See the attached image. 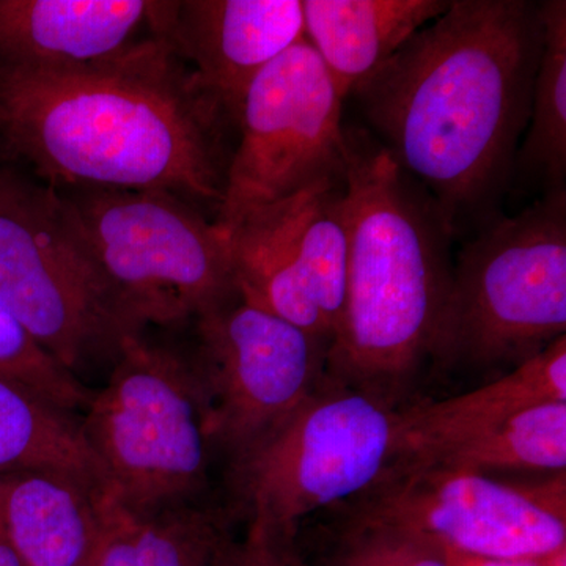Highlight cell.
<instances>
[{"mask_svg":"<svg viewBox=\"0 0 566 566\" xmlns=\"http://www.w3.org/2000/svg\"><path fill=\"white\" fill-rule=\"evenodd\" d=\"M543 39V2L450 0L349 93L363 128L433 200L453 241L504 216Z\"/></svg>","mask_w":566,"mask_h":566,"instance_id":"6da1fadb","label":"cell"},{"mask_svg":"<svg viewBox=\"0 0 566 566\" xmlns=\"http://www.w3.org/2000/svg\"><path fill=\"white\" fill-rule=\"evenodd\" d=\"M169 36L76 69L0 65V140L50 186L166 191L218 211L234 122L180 73Z\"/></svg>","mask_w":566,"mask_h":566,"instance_id":"7a4b0ae2","label":"cell"},{"mask_svg":"<svg viewBox=\"0 0 566 566\" xmlns=\"http://www.w3.org/2000/svg\"><path fill=\"white\" fill-rule=\"evenodd\" d=\"M349 256L326 376L401 409L444 308L452 234L428 193L363 126H345Z\"/></svg>","mask_w":566,"mask_h":566,"instance_id":"3957f363","label":"cell"},{"mask_svg":"<svg viewBox=\"0 0 566 566\" xmlns=\"http://www.w3.org/2000/svg\"><path fill=\"white\" fill-rule=\"evenodd\" d=\"M565 335L566 189L463 241L430 365L512 370Z\"/></svg>","mask_w":566,"mask_h":566,"instance_id":"277c9868","label":"cell"},{"mask_svg":"<svg viewBox=\"0 0 566 566\" xmlns=\"http://www.w3.org/2000/svg\"><path fill=\"white\" fill-rule=\"evenodd\" d=\"M107 499L129 516L197 505L210 479L207 405L191 359L142 334L123 338L81 422Z\"/></svg>","mask_w":566,"mask_h":566,"instance_id":"5b68a950","label":"cell"},{"mask_svg":"<svg viewBox=\"0 0 566 566\" xmlns=\"http://www.w3.org/2000/svg\"><path fill=\"white\" fill-rule=\"evenodd\" d=\"M59 192L133 334L196 322L237 296L229 237L189 200L166 191Z\"/></svg>","mask_w":566,"mask_h":566,"instance_id":"8992f818","label":"cell"},{"mask_svg":"<svg viewBox=\"0 0 566 566\" xmlns=\"http://www.w3.org/2000/svg\"><path fill=\"white\" fill-rule=\"evenodd\" d=\"M405 457L403 408L324 378L303 405L229 461L232 512L297 535L301 521L371 490Z\"/></svg>","mask_w":566,"mask_h":566,"instance_id":"52a82bcc","label":"cell"},{"mask_svg":"<svg viewBox=\"0 0 566 566\" xmlns=\"http://www.w3.org/2000/svg\"><path fill=\"white\" fill-rule=\"evenodd\" d=\"M0 305L71 374L114 360L128 329L61 192L0 174Z\"/></svg>","mask_w":566,"mask_h":566,"instance_id":"ba28073f","label":"cell"},{"mask_svg":"<svg viewBox=\"0 0 566 566\" xmlns=\"http://www.w3.org/2000/svg\"><path fill=\"white\" fill-rule=\"evenodd\" d=\"M345 99L303 39L252 81L214 223L229 237L260 208L345 177Z\"/></svg>","mask_w":566,"mask_h":566,"instance_id":"9c48e42d","label":"cell"},{"mask_svg":"<svg viewBox=\"0 0 566 566\" xmlns=\"http://www.w3.org/2000/svg\"><path fill=\"white\" fill-rule=\"evenodd\" d=\"M349 515L411 528L450 553L538 558L566 549V474L510 485L482 472L405 461L346 502Z\"/></svg>","mask_w":566,"mask_h":566,"instance_id":"30bf717a","label":"cell"},{"mask_svg":"<svg viewBox=\"0 0 566 566\" xmlns=\"http://www.w3.org/2000/svg\"><path fill=\"white\" fill-rule=\"evenodd\" d=\"M191 363L212 450L243 455L326 378L329 345L240 294L196 319Z\"/></svg>","mask_w":566,"mask_h":566,"instance_id":"8fae6325","label":"cell"},{"mask_svg":"<svg viewBox=\"0 0 566 566\" xmlns=\"http://www.w3.org/2000/svg\"><path fill=\"white\" fill-rule=\"evenodd\" d=\"M229 240L237 293L331 348L344 318L348 277L345 177L253 211Z\"/></svg>","mask_w":566,"mask_h":566,"instance_id":"7c38bea8","label":"cell"},{"mask_svg":"<svg viewBox=\"0 0 566 566\" xmlns=\"http://www.w3.org/2000/svg\"><path fill=\"white\" fill-rule=\"evenodd\" d=\"M169 39L200 95L237 125L249 85L279 55L304 39L301 0L174 2Z\"/></svg>","mask_w":566,"mask_h":566,"instance_id":"4fadbf2b","label":"cell"},{"mask_svg":"<svg viewBox=\"0 0 566 566\" xmlns=\"http://www.w3.org/2000/svg\"><path fill=\"white\" fill-rule=\"evenodd\" d=\"M172 3L0 0V65L54 70L114 61L166 35Z\"/></svg>","mask_w":566,"mask_h":566,"instance_id":"5bb4252c","label":"cell"},{"mask_svg":"<svg viewBox=\"0 0 566 566\" xmlns=\"http://www.w3.org/2000/svg\"><path fill=\"white\" fill-rule=\"evenodd\" d=\"M114 504L103 488L57 471L0 474V528L24 566L91 560Z\"/></svg>","mask_w":566,"mask_h":566,"instance_id":"9a60e30c","label":"cell"},{"mask_svg":"<svg viewBox=\"0 0 566 566\" xmlns=\"http://www.w3.org/2000/svg\"><path fill=\"white\" fill-rule=\"evenodd\" d=\"M304 39L342 98L441 17L450 0H301Z\"/></svg>","mask_w":566,"mask_h":566,"instance_id":"2e32d148","label":"cell"},{"mask_svg":"<svg viewBox=\"0 0 566 566\" xmlns=\"http://www.w3.org/2000/svg\"><path fill=\"white\" fill-rule=\"evenodd\" d=\"M545 401H566V335L479 389L403 408L401 461L474 438Z\"/></svg>","mask_w":566,"mask_h":566,"instance_id":"e0dca14e","label":"cell"},{"mask_svg":"<svg viewBox=\"0 0 566 566\" xmlns=\"http://www.w3.org/2000/svg\"><path fill=\"white\" fill-rule=\"evenodd\" d=\"M57 471L103 488L102 465L81 422L28 387L0 376V474Z\"/></svg>","mask_w":566,"mask_h":566,"instance_id":"ac0fdd59","label":"cell"},{"mask_svg":"<svg viewBox=\"0 0 566 566\" xmlns=\"http://www.w3.org/2000/svg\"><path fill=\"white\" fill-rule=\"evenodd\" d=\"M545 39L513 185L542 192L566 189V2L545 0Z\"/></svg>","mask_w":566,"mask_h":566,"instance_id":"d6986e66","label":"cell"},{"mask_svg":"<svg viewBox=\"0 0 566 566\" xmlns=\"http://www.w3.org/2000/svg\"><path fill=\"white\" fill-rule=\"evenodd\" d=\"M406 461L482 474L488 471L560 474L566 471V401L531 406L474 438Z\"/></svg>","mask_w":566,"mask_h":566,"instance_id":"ffe728a7","label":"cell"},{"mask_svg":"<svg viewBox=\"0 0 566 566\" xmlns=\"http://www.w3.org/2000/svg\"><path fill=\"white\" fill-rule=\"evenodd\" d=\"M227 528V517L199 505L144 517L114 505L96 566H202Z\"/></svg>","mask_w":566,"mask_h":566,"instance_id":"44dd1931","label":"cell"},{"mask_svg":"<svg viewBox=\"0 0 566 566\" xmlns=\"http://www.w3.org/2000/svg\"><path fill=\"white\" fill-rule=\"evenodd\" d=\"M305 560L311 566H452L444 547L427 536L349 513L323 557Z\"/></svg>","mask_w":566,"mask_h":566,"instance_id":"7402d4cb","label":"cell"},{"mask_svg":"<svg viewBox=\"0 0 566 566\" xmlns=\"http://www.w3.org/2000/svg\"><path fill=\"white\" fill-rule=\"evenodd\" d=\"M0 376L73 415L87 409L93 394L0 305Z\"/></svg>","mask_w":566,"mask_h":566,"instance_id":"603a6c76","label":"cell"},{"mask_svg":"<svg viewBox=\"0 0 566 566\" xmlns=\"http://www.w3.org/2000/svg\"><path fill=\"white\" fill-rule=\"evenodd\" d=\"M296 536L248 528L238 539L227 528L216 546L212 566H311Z\"/></svg>","mask_w":566,"mask_h":566,"instance_id":"cb8c5ba5","label":"cell"},{"mask_svg":"<svg viewBox=\"0 0 566 566\" xmlns=\"http://www.w3.org/2000/svg\"><path fill=\"white\" fill-rule=\"evenodd\" d=\"M452 566H566V549L538 558H488L446 551Z\"/></svg>","mask_w":566,"mask_h":566,"instance_id":"d4e9b609","label":"cell"},{"mask_svg":"<svg viewBox=\"0 0 566 566\" xmlns=\"http://www.w3.org/2000/svg\"><path fill=\"white\" fill-rule=\"evenodd\" d=\"M0 566H24L0 528Z\"/></svg>","mask_w":566,"mask_h":566,"instance_id":"484cf974","label":"cell"},{"mask_svg":"<svg viewBox=\"0 0 566 566\" xmlns=\"http://www.w3.org/2000/svg\"><path fill=\"white\" fill-rule=\"evenodd\" d=\"M77 566H96V554L91 558V560L84 562V564Z\"/></svg>","mask_w":566,"mask_h":566,"instance_id":"4316f807","label":"cell"},{"mask_svg":"<svg viewBox=\"0 0 566 566\" xmlns=\"http://www.w3.org/2000/svg\"><path fill=\"white\" fill-rule=\"evenodd\" d=\"M216 546H218V545H216ZM212 556H214V554H212ZM202 566H212V557L210 558V560L207 562V564H205Z\"/></svg>","mask_w":566,"mask_h":566,"instance_id":"83f0119b","label":"cell"}]
</instances>
